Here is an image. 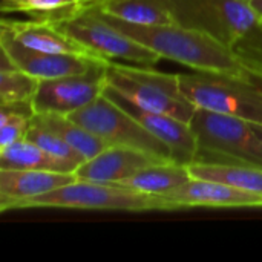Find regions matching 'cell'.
Returning a JSON list of instances; mask_svg holds the SVG:
<instances>
[{
  "instance_id": "cell-1",
  "label": "cell",
  "mask_w": 262,
  "mask_h": 262,
  "mask_svg": "<svg viewBox=\"0 0 262 262\" xmlns=\"http://www.w3.org/2000/svg\"><path fill=\"white\" fill-rule=\"evenodd\" d=\"M104 17L117 29L152 49L161 58L172 60L200 72L262 78L261 72L246 61L238 52L201 31L177 23L146 26L127 23L109 15Z\"/></svg>"
},
{
  "instance_id": "cell-2",
  "label": "cell",
  "mask_w": 262,
  "mask_h": 262,
  "mask_svg": "<svg viewBox=\"0 0 262 262\" xmlns=\"http://www.w3.org/2000/svg\"><path fill=\"white\" fill-rule=\"evenodd\" d=\"M106 80L109 88L146 111L167 114L186 123H190L196 111L183 92L178 74L160 72L154 66L109 61Z\"/></svg>"
},
{
  "instance_id": "cell-3",
  "label": "cell",
  "mask_w": 262,
  "mask_h": 262,
  "mask_svg": "<svg viewBox=\"0 0 262 262\" xmlns=\"http://www.w3.org/2000/svg\"><path fill=\"white\" fill-rule=\"evenodd\" d=\"M178 80L195 107L210 109L262 124V78L212 72H183Z\"/></svg>"
},
{
  "instance_id": "cell-4",
  "label": "cell",
  "mask_w": 262,
  "mask_h": 262,
  "mask_svg": "<svg viewBox=\"0 0 262 262\" xmlns=\"http://www.w3.org/2000/svg\"><path fill=\"white\" fill-rule=\"evenodd\" d=\"M190 127L198 143V158L243 163L262 167V144L253 123L223 112L196 107ZM195 160V161H196Z\"/></svg>"
},
{
  "instance_id": "cell-5",
  "label": "cell",
  "mask_w": 262,
  "mask_h": 262,
  "mask_svg": "<svg viewBox=\"0 0 262 262\" xmlns=\"http://www.w3.org/2000/svg\"><path fill=\"white\" fill-rule=\"evenodd\" d=\"M17 209H74L112 212L167 210L158 196L141 193L112 183L75 180L60 189L21 203Z\"/></svg>"
},
{
  "instance_id": "cell-6",
  "label": "cell",
  "mask_w": 262,
  "mask_h": 262,
  "mask_svg": "<svg viewBox=\"0 0 262 262\" xmlns=\"http://www.w3.org/2000/svg\"><path fill=\"white\" fill-rule=\"evenodd\" d=\"M54 25L106 61L155 66L163 60L157 52L117 29L95 6L83 8Z\"/></svg>"
},
{
  "instance_id": "cell-7",
  "label": "cell",
  "mask_w": 262,
  "mask_h": 262,
  "mask_svg": "<svg viewBox=\"0 0 262 262\" xmlns=\"http://www.w3.org/2000/svg\"><path fill=\"white\" fill-rule=\"evenodd\" d=\"M68 117L104 140L109 146L138 149L161 161L175 163L166 144L104 94Z\"/></svg>"
},
{
  "instance_id": "cell-8",
  "label": "cell",
  "mask_w": 262,
  "mask_h": 262,
  "mask_svg": "<svg viewBox=\"0 0 262 262\" xmlns=\"http://www.w3.org/2000/svg\"><path fill=\"white\" fill-rule=\"evenodd\" d=\"M107 66V64H106ZM106 66L81 75L40 80L32 100L34 114L71 115L100 97L106 86Z\"/></svg>"
},
{
  "instance_id": "cell-9",
  "label": "cell",
  "mask_w": 262,
  "mask_h": 262,
  "mask_svg": "<svg viewBox=\"0 0 262 262\" xmlns=\"http://www.w3.org/2000/svg\"><path fill=\"white\" fill-rule=\"evenodd\" d=\"M0 46H2V52H5L17 68L37 77L38 80L81 75V74L92 72L98 68H103L109 63L86 55L49 54V52L34 51L20 45L8 31L2 28H0Z\"/></svg>"
},
{
  "instance_id": "cell-10",
  "label": "cell",
  "mask_w": 262,
  "mask_h": 262,
  "mask_svg": "<svg viewBox=\"0 0 262 262\" xmlns=\"http://www.w3.org/2000/svg\"><path fill=\"white\" fill-rule=\"evenodd\" d=\"M103 94L114 103H117L121 109H124L129 115H132L135 120H138L146 127V130H149L157 140L166 144L175 163L187 166L196 160L198 143L189 123L167 114L152 112L138 107L109 86H106Z\"/></svg>"
},
{
  "instance_id": "cell-11",
  "label": "cell",
  "mask_w": 262,
  "mask_h": 262,
  "mask_svg": "<svg viewBox=\"0 0 262 262\" xmlns=\"http://www.w3.org/2000/svg\"><path fill=\"white\" fill-rule=\"evenodd\" d=\"M167 210L212 207V209H238V207H262V195L239 190L221 183L190 178L175 190L158 196Z\"/></svg>"
},
{
  "instance_id": "cell-12",
  "label": "cell",
  "mask_w": 262,
  "mask_h": 262,
  "mask_svg": "<svg viewBox=\"0 0 262 262\" xmlns=\"http://www.w3.org/2000/svg\"><path fill=\"white\" fill-rule=\"evenodd\" d=\"M0 28L8 31L20 45L34 51L49 52V54H75V55L100 58L92 51H89L84 45H81L78 40H75L74 37L57 28L52 21L12 18L3 15Z\"/></svg>"
},
{
  "instance_id": "cell-13",
  "label": "cell",
  "mask_w": 262,
  "mask_h": 262,
  "mask_svg": "<svg viewBox=\"0 0 262 262\" xmlns=\"http://www.w3.org/2000/svg\"><path fill=\"white\" fill-rule=\"evenodd\" d=\"M157 163L167 161H161L138 149L124 146H109L94 158H89L81 163L75 170V177L77 180L83 181L118 183L124 178L132 177L138 170Z\"/></svg>"
},
{
  "instance_id": "cell-14",
  "label": "cell",
  "mask_w": 262,
  "mask_h": 262,
  "mask_svg": "<svg viewBox=\"0 0 262 262\" xmlns=\"http://www.w3.org/2000/svg\"><path fill=\"white\" fill-rule=\"evenodd\" d=\"M75 173L0 169V210H15L21 203L75 181Z\"/></svg>"
},
{
  "instance_id": "cell-15",
  "label": "cell",
  "mask_w": 262,
  "mask_h": 262,
  "mask_svg": "<svg viewBox=\"0 0 262 262\" xmlns=\"http://www.w3.org/2000/svg\"><path fill=\"white\" fill-rule=\"evenodd\" d=\"M192 178L221 183L262 195V167L229 161H193L187 164Z\"/></svg>"
},
{
  "instance_id": "cell-16",
  "label": "cell",
  "mask_w": 262,
  "mask_h": 262,
  "mask_svg": "<svg viewBox=\"0 0 262 262\" xmlns=\"http://www.w3.org/2000/svg\"><path fill=\"white\" fill-rule=\"evenodd\" d=\"M0 169H20V170H48L61 173H75L78 166L60 160L35 143L23 138L6 147L0 149Z\"/></svg>"
},
{
  "instance_id": "cell-17",
  "label": "cell",
  "mask_w": 262,
  "mask_h": 262,
  "mask_svg": "<svg viewBox=\"0 0 262 262\" xmlns=\"http://www.w3.org/2000/svg\"><path fill=\"white\" fill-rule=\"evenodd\" d=\"M187 166L178 163H157L147 166L129 178H124L118 183H112L121 187H127L141 193L161 196L166 195L181 184L190 180Z\"/></svg>"
},
{
  "instance_id": "cell-18",
  "label": "cell",
  "mask_w": 262,
  "mask_h": 262,
  "mask_svg": "<svg viewBox=\"0 0 262 262\" xmlns=\"http://www.w3.org/2000/svg\"><path fill=\"white\" fill-rule=\"evenodd\" d=\"M32 120L45 126L46 129L52 130L54 134H57L71 147H74L81 157H84V160L94 158L95 155H98L100 152L109 147V144L104 140H101L100 137H97L86 127L80 126L78 123L71 120L68 115L51 114V112L34 114Z\"/></svg>"
},
{
  "instance_id": "cell-19",
  "label": "cell",
  "mask_w": 262,
  "mask_h": 262,
  "mask_svg": "<svg viewBox=\"0 0 262 262\" xmlns=\"http://www.w3.org/2000/svg\"><path fill=\"white\" fill-rule=\"evenodd\" d=\"M101 14L134 25H170L175 23L163 0H104L95 6Z\"/></svg>"
},
{
  "instance_id": "cell-20",
  "label": "cell",
  "mask_w": 262,
  "mask_h": 262,
  "mask_svg": "<svg viewBox=\"0 0 262 262\" xmlns=\"http://www.w3.org/2000/svg\"><path fill=\"white\" fill-rule=\"evenodd\" d=\"M83 6L77 0H2L3 15H25L31 20L60 21L68 18Z\"/></svg>"
},
{
  "instance_id": "cell-21",
  "label": "cell",
  "mask_w": 262,
  "mask_h": 262,
  "mask_svg": "<svg viewBox=\"0 0 262 262\" xmlns=\"http://www.w3.org/2000/svg\"><path fill=\"white\" fill-rule=\"evenodd\" d=\"M40 80L17 66L0 69V104H32Z\"/></svg>"
},
{
  "instance_id": "cell-22",
  "label": "cell",
  "mask_w": 262,
  "mask_h": 262,
  "mask_svg": "<svg viewBox=\"0 0 262 262\" xmlns=\"http://www.w3.org/2000/svg\"><path fill=\"white\" fill-rule=\"evenodd\" d=\"M34 115L32 104H2L0 107V149L26 138Z\"/></svg>"
},
{
  "instance_id": "cell-23",
  "label": "cell",
  "mask_w": 262,
  "mask_h": 262,
  "mask_svg": "<svg viewBox=\"0 0 262 262\" xmlns=\"http://www.w3.org/2000/svg\"><path fill=\"white\" fill-rule=\"evenodd\" d=\"M26 138L32 143H35L37 146H40L43 150H46L48 154L64 160L68 163H72L75 166H80L81 163H84V157H81L74 147H71L64 140H61L57 134H54L52 130L46 129L45 126L35 123L31 118V126L29 130L26 134Z\"/></svg>"
},
{
  "instance_id": "cell-24",
  "label": "cell",
  "mask_w": 262,
  "mask_h": 262,
  "mask_svg": "<svg viewBox=\"0 0 262 262\" xmlns=\"http://www.w3.org/2000/svg\"><path fill=\"white\" fill-rule=\"evenodd\" d=\"M250 6L258 12V15L262 18V0H249Z\"/></svg>"
},
{
  "instance_id": "cell-25",
  "label": "cell",
  "mask_w": 262,
  "mask_h": 262,
  "mask_svg": "<svg viewBox=\"0 0 262 262\" xmlns=\"http://www.w3.org/2000/svg\"><path fill=\"white\" fill-rule=\"evenodd\" d=\"M83 8H89V6H97V5H100L101 2H104V0H77Z\"/></svg>"
},
{
  "instance_id": "cell-26",
  "label": "cell",
  "mask_w": 262,
  "mask_h": 262,
  "mask_svg": "<svg viewBox=\"0 0 262 262\" xmlns=\"http://www.w3.org/2000/svg\"><path fill=\"white\" fill-rule=\"evenodd\" d=\"M253 127H255V130H256V134H258V137H259L262 144V124H253Z\"/></svg>"
}]
</instances>
